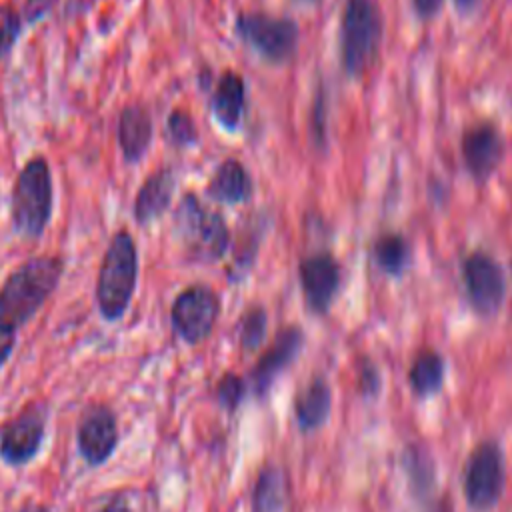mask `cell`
Here are the masks:
<instances>
[{
  "label": "cell",
  "mask_w": 512,
  "mask_h": 512,
  "mask_svg": "<svg viewBox=\"0 0 512 512\" xmlns=\"http://www.w3.org/2000/svg\"><path fill=\"white\" fill-rule=\"evenodd\" d=\"M376 266L388 276H400L408 266V242L400 234H382L372 246Z\"/></svg>",
  "instance_id": "cell-20"
},
{
  "label": "cell",
  "mask_w": 512,
  "mask_h": 512,
  "mask_svg": "<svg viewBox=\"0 0 512 512\" xmlns=\"http://www.w3.org/2000/svg\"><path fill=\"white\" fill-rule=\"evenodd\" d=\"M444 0H412V8L420 20H432L442 10Z\"/></svg>",
  "instance_id": "cell-27"
},
{
  "label": "cell",
  "mask_w": 512,
  "mask_h": 512,
  "mask_svg": "<svg viewBox=\"0 0 512 512\" xmlns=\"http://www.w3.org/2000/svg\"><path fill=\"white\" fill-rule=\"evenodd\" d=\"M218 312L220 302L216 292L204 284H194L176 296L170 320L184 342L198 344L212 332Z\"/></svg>",
  "instance_id": "cell-8"
},
{
  "label": "cell",
  "mask_w": 512,
  "mask_h": 512,
  "mask_svg": "<svg viewBox=\"0 0 512 512\" xmlns=\"http://www.w3.org/2000/svg\"><path fill=\"white\" fill-rule=\"evenodd\" d=\"M462 160L468 174L478 182H486L498 168L504 156V138L496 124L484 120L470 126L460 142Z\"/></svg>",
  "instance_id": "cell-12"
},
{
  "label": "cell",
  "mask_w": 512,
  "mask_h": 512,
  "mask_svg": "<svg viewBox=\"0 0 512 512\" xmlns=\"http://www.w3.org/2000/svg\"><path fill=\"white\" fill-rule=\"evenodd\" d=\"M152 142V118L140 104H130L118 118V144L126 162H138Z\"/></svg>",
  "instance_id": "cell-15"
},
{
  "label": "cell",
  "mask_w": 512,
  "mask_h": 512,
  "mask_svg": "<svg viewBox=\"0 0 512 512\" xmlns=\"http://www.w3.org/2000/svg\"><path fill=\"white\" fill-rule=\"evenodd\" d=\"M306 2H316V0H306Z\"/></svg>",
  "instance_id": "cell-33"
},
{
  "label": "cell",
  "mask_w": 512,
  "mask_h": 512,
  "mask_svg": "<svg viewBox=\"0 0 512 512\" xmlns=\"http://www.w3.org/2000/svg\"><path fill=\"white\" fill-rule=\"evenodd\" d=\"M298 278L308 308L322 314L340 288V264L330 252H316L300 260Z\"/></svg>",
  "instance_id": "cell-13"
},
{
  "label": "cell",
  "mask_w": 512,
  "mask_h": 512,
  "mask_svg": "<svg viewBox=\"0 0 512 512\" xmlns=\"http://www.w3.org/2000/svg\"><path fill=\"white\" fill-rule=\"evenodd\" d=\"M20 512H48V508H44L42 504H26L24 508H20Z\"/></svg>",
  "instance_id": "cell-32"
},
{
  "label": "cell",
  "mask_w": 512,
  "mask_h": 512,
  "mask_svg": "<svg viewBox=\"0 0 512 512\" xmlns=\"http://www.w3.org/2000/svg\"><path fill=\"white\" fill-rule=\"evenodd\" d=\"M76 444L80 456L90 466L104 464L118 444V424L114 412L106 404H90L76 428Z\"/></svg>",
  "instance_id": "cell-11"
},
{
  "label": "cell",
  "mask_w": 512,
  "mask_h": 512,
  "mask_svg": "<svg viewBox=\"0 0 512 512\" xmlns=\"http://www.w3.org/2000/svg\"><path fill=\"white\" fill-rule=\"evenodd\" d=\"M234 30L262 60L270 64H286L298 52V24L284 16L266 12H242L236 16Z\"/></svg>",
  "instance_id": "cell-6"
},
{
  "label": "cell",
  "mask_w": 512,
  "mask_h": 512,
  "mask_svg": "<svg viewBox=\"0 0 512 512\" xmlns=\"http://www.w3.org/2000/svg\"><path fill=\"white\" fill-rule=\"evenodd\" d=\"M284 502V480L276 468H266L254 490V512H278Z\"/></svg>",
  "instance_id": "cell-22"
},
{
  "label": "cell",
  "mask_w": 512,
  "mask_h": 512,
  "mask_svg": "<svg viewBox=\"0 0 512 512\" xmlns=\"http://www.w3.org/2000/svg\"><path fill=\"white\" fill-rule=\"evenodd\" d=\"M300 344H302V332L294 326L282 330L276 340L272 342V346L264 352V356L260 358V362L256 364V370H254V388L258 394H262L272 378L286 366L290 364V360L298 354L300 350Z\"/></svg>",
  "instance_id": "cell-18"
},
{
  "label": "cell",
  "mask_w": 512,
  "mask_h": 512,
  "mask_svg": "<svg viewBox=\"0 0 512 512\" xmlns=\"http://www.w3.org/2000/svg\"><path fill=\"white\" fill-rule=\"evenodd\" d=\"M244 392V384L238 376L234 374H226L220 384H218V400L226 406V408H234Z\"/></svg>",
  "instance_id": "cell-26"
},
{
  "label": "cell",
  "mask_w": 512,
  "mask_h": 512,
  "mask_svg": "<svg viewBox=\"0 0 512 512\" xmlns=\"http://www.w3.org/2000/svg\"><path fill=\"white\" fill-rule=\"evenodd\" d=\"M504 490L502 452L494 442L480 444L464 470V494L474 510H490Z\"/></svg>",
  "instance_id": "cell-7"
},
{
  "label": "cell",
  "mask_w": 512,
  "mask_h": 512,
  "mask_svg": "<svg viewBox=\"0 0 512 512\" xmlns=\"http://www.w3.org/2000/svg\"><path fill=\"white\" fill-rule=\"evenodd\" d=\"M382 42V14L376 0H346L340 14L338 50L342 70L358 78L374 62Z\"/></svg>",
  "instance_id": "cell-3"
},
{
  "label": "cell",
  "mask_w": 512,
  "mask_h": 512,
  "mask_svg": "<svg viewBox=\"0 0 512 512\" xmlns=\"http://www.w3.org/2000/svg\"><path fill=\"white\" fill-rule=\"evenodd\" d=\"M14 344H16L14 330L0 324V366H2V364L8 360V356L12 354Z\"/></svg>",
  "instance_id": "cell-29"
},
{
  "label": "cell",
  "mask_w": 512,
  "mask_h": 512,
  "mask_svg": "<svg viewBox=\"0 0 512 512\" xmlns=\"http://www.w3.org/2000/svg\"><path fill=\"white\" fill-rule=\"evenodd\" d=\"M478 4H480V0H454V6H456L460 12H472Z\"/></svg>",
  "instance_id": "cell-31"
},
{
  "label": "cell",
  "mask_w": 512,
  "mask_h": 512,
  "mask_svg": "<svg viewBox=\"0 0 512 512\" xmlns=\"http://www.w3.org/2000/svg\"><path fill=\"white\" fill-rule=\"evenodd\" d=\"M52 214V174L42 156L30 158L20 170L14 188L10 216L12 226L26 238H38Z\"/></svg>",
  "instance_id": "cell-4"
},
{
  "label": "cell",
  "mask_w": 512,
  "mask_h": 512,
  "mask_svg": "<svg viewBox=\"0 0 512 512\" xmlns=\"http://www.w3.org/2000/svg\"><path fill=\"white\" fill-rule=\"evenodd\" d=\"M330 412V388L324 380H314L296 398V420L300 428H318Z\"/></svg>",
  "instance_id": "cell-19"
},
{
  "label": "cell",
  "mask_w": 512,
  "mask_h": 512,
  "mask_svg": "<svg viewBox=\"0 0 512 512\" xmlns=\"http://www.w3.org/2000/svg\"><path fill=\"white\" fill-rule=\"evenodd\" d=\"M18 32H20L18 16L10 10L0 12V56L12 48V44L18 38Z\"/></svg>",
  "instance_id": "cell-25"
},
{
  "label": "cell",
  "mask_w": 512,
  "mask_h": 512,
  "mask_svg": "<svg viewBox=\"0 0 512 512\" xmlns=\"http://www.w3.org/2000/svg\"><path fill=\"white\" fill-rule=\"evenodd\" d=\"M208 196L224 204H242L252 196V178L240 160H224L208 182Z\"/></svg>",
  "instance_id": "cell-17"
},
{
  "label": "cell",
  "mask_w": 512,
  "mask_h": 512,
  "mask_svg": "<svg viewBox=\"0 0 512 512\" xmlns=\"http://www.w3.org/2000/svg\"><path fill=\"white\" fill-rule=\"evenodd\" d=\"M464 288L472 308L482 314H494L506 294V278L500 264L486 252L476 250L466 256L462 266Z\"/></svg>",
  "instance_id": "cell-9"
},
{
  "label": "cell",
  "mask_w": 512,
  "mask_h": 512,
  "mask_svg": "<svg viewBox=\"0 0 512 512\" xmlns=\"http://www.w3.org/2000/svg\"><path fill=\"white\" fill-rule=\"evenodd\" d=\"M246 108V84L240 74L226 70L214 88L212 94V112L218 124L226 130H236L242 122Z\"/></svg>",
  "instance_id": "cell-16"
},
{
  "label": "cell",
  "mask_w": 512,
  "mask_h": 512,
  "mask_svg": "<svg viewBox=\"0 0 512 512\" xmlns=\"http://www.w3.org/2000/svg\"><path fill=\"white\" fill-rule=\"evenodd\" d=\"M442 378H444L442 358L432 350L420 352L418 358L412 362V368H410L412 388L420 396H426V394L436 392L442 386Z\"/></svg>",
  "instance_id": "cell-21"
},
{
  "label": "cell",
  "mask_w": 512,
  "mask_h": 512,
  "mask_svg": "<svg viewBox=\"0 0 512 512\" xmlns=\"http://www.w3.org/2000/svg\"><path fill=\"white\" fill-rule=\"evenodd\" d=\"M324 116H326L324 100H322V92H318L314 110H312V120H314V134H316V140H320V144H324V120H322Z\"/></svg>",
  "instance_id": "cell-28"
},
{
  "label": "cell",
  "mask_w": 512,
  "mask_h": 512,
  "mask_svg": "<svg viewBox=\"0 0 512 512\" xmlns=\"http://www.w3.org/2000/svg\"><path fill=\"white\" fill-rule=\"evenodd\" d=\"M96 512H130V506H128V502H126L124 496L114 494V496H110Z\"/></svg>",
  "instance_id": "cell-30"
},
{
  "label": "cell",
  "mask_w": 512,
  "mask_h": 512,
  "mask_svg": "<svg viewBox=\"0 0 512 512\" xmlns=\"http://www.w3.org/2000/svg\"><path fill=\"white\" fill-rule=\"evenodd\" d=\"M46 408L40 402L28 404L0 432V458L8 466H24L30 462L44 440Z\"/></svg>",
  "instance_id": "cell-10"
},
{
  "label": "cell",
  "mask_w": 512,
  "mask_h": 512,
  "mask_svg": "<svg viewBox=\"0 0 512 512\" xmlns=\"http://www.w3.org/2000/svg\"><path fill=\"white\" fill-rule=\"evenodd\" d=\"M138 278V252L134 238L120 230L112 236L102 258L96 280V302L100 314L114 322L130 306Z\"/></svg>",
  "instance_id": "cell-2"
},
{
  "label": "cell",
  "mask_w": 512,
  "mask_h": 512,
  "mask_svg": "<svg viewBox=\"0 0 512 512\" xmlns=\"http://www.w3.org/2000/svg\"><path fill=\"white\" fill-rule=\"evenodd\" d=\"M64 262L58 256H34L18 266L0 288V324L24 326L60 282Z\"/></svg>",
  "instance_id": "cell-1"
},
{
  "label": "cell",
  "mask_w": 512,
  "mask_h": 512,
  "mask_svg": "<svg viewBox=\"0 0 512 512\" xmlns=\"http://www.w3.org/2000/svg\"><path fill=\"white\" fill-rule=\"evenodd\" d=\"M176 176L170 168H160L152 172L140 186L136 200H134V218L140 226L150 224L152 220L160 218L174 196Z\"/></svg>",
  "instance_id": "cell-14"
},
{
  "label": "cell",
  "mask_w": 512,
  "mask_h": 512,
  "mask_svg": "<svg viewBox=\"0 0 512 512\" xmlns=\"http://www.w3.org/2000/svg\"><path fill=\"white\" fill-rule=\"evenodd\" d=\"M176 234L190 258L220 260L230 246V232L218 212L208 210L194 194H186L176 210Z\"/></svg>",
  "instance_id": "cell-5"
},
{
  "label": "cell",
  "mask_w": 512,
  "mask_h": 512,
  "mask_svg": "<svg viewBox=\"0 0 512 512\" xmlns=\"http://www.w3.org/2000/svg\"><path fill=\"white\" fill-rule=\"evenodd\" d=\"M266 334V312L262 308H250L240 322V344L244 350L260 346Z\"/></svg>",
  "instance_id": "cell-24"
},
{
  "label": "cell",
  "mask_w": 512,
  "mask_h": 512,
  "mask_svg": "<svg viewBox=\"0 0 512 512\" xmlns=\"http://www.w3.org/2000/svg\"><path fill=\"white\" fill-rule=\"evenodd\" d=\"M166 130H168V138L174 146H180V148H186V146H192L196 144L198 140V130H196V124L192 120V116L184 110H174L170 112L168 116V122H166Z\"/></svg>",
  "instance_id": "cell-23"
}]
</instances>
